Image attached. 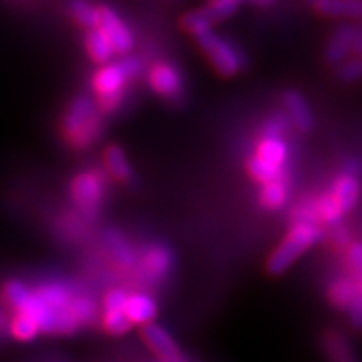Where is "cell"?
<instances>
[{"mask_svg": "<svg viewBox=\"0 0 362 362\" xmlns=\"http://www.w3.org/2000/svg\"><path fill=\"white\" fill-rule=\"evenodd\" d=\"M71 13L81 25L94 29L98 27L99 17H98V8H94L88 0H71Z\"/></svg>", "mask_w": 362, "mask_h": 362, "instance_id": "25", "label": "cell"}, {"mask_svg": "<svg viewBox=\"0 0 362 362\" xmlns=\"http://www.w3.org/2000/svg\"><path fill=\"white\" fill-rule=\"evenodd\" d=\"M357 198H359V181L354 175H344L337 180L336 192H334V200L339 208L344 211H351L356 206Z\"/></svg>", "mask_w": 362, "mask_h": 362, "instance_id": "13", "label": "cell"}, {"mask_svg": "<svg viewBox=\"0 0 362 362\" xmlns=\"http://www.w3.org/2000/svg\"><path fill=\"white\" fill-rule=\"evenodd\" d=\"M359 37V30L354 25H341L337 29V33L332 35L330 42L325 49V59L330 64H337L344 57L347 56V52L351 51V47L354 45V40Z\"/></svg>", "mask_w": 362, "mask_h": 362, "instance_id": "8", "label": "cell"}, {"mask_svg": "<svg viewBox=\"0 0 362 362\" xmlns=\"http://www.w3.org/2000/svg\"><path fill=\"white\" fill-rule=\"evenodd\" d=\"M11 330L13 337L19 339V341H33V339L39 334V325L33 317L19 312V314L13 317Z\"/></svg>", "mask_w": 362, "mask_h": 362, "instance_id": "23", "label": "cell"}, {"mask_svg": "<svg viewBox=\"0 0 362 362\" xmlns=\"http://www.w3.org/2000/svg\"><path fill=\"white\" fill-rule=\"evenodd\" d=\"M173 259H171V253L168 248L155 245L144 253L143 257V267L151 277L160 279L163 275H166L171 269Z\"/></svg>", "mask_w": 362, "mask_h": 362, "instance_id": "12", "label": "cell"}, {"mask_svg": "<svg viewBox=\"0 0 362 362\" xmlns=\"http://www.w3.org/2000/svg\"><path fill=\"white\" fill-rule=\"evenodd\" d=\"M181 25L185 27V29L188 30V33H192L193 35L203 33V30H208L210 29V24H208L205 17H203L202 11H193L187 13V16L183 17V21H181Z\"/></svg>", "mask_w": 362, "mask_h": 362, "instance_id": "30", "label": "cell"}, {"mask_svg": "<svg viewBox=\"0 0 362 362\" xmlns=\"http://www.w3.org/2000/svg\"><path fill=\"white\" fill-rule=\"evenodd\" d=\"M149 79H151V86L158 90V93L168 98H173L176 94H180L181 86H183L180 72L176 71L173 66L168 64L156 66L155 69L151 71V78Z\"/></svg>", "mask_w": 362, "mask_h": 362, "instance_id": "10", "label": "cell"}, {"mask_svg": "<svg viewBox=\"0 0 362 362\" xmlns=\"http://www.w3.org/2000/svg\"><path fill=\"white\" fill-rule=\"evenodd\" d=\"M143 339L149 349L160 357L163 362H181L178 346L168 334V330L155 322H149L143 327Z\"/></svg>", "mask_w": 362, "mask_h": 362, "instance_id": "4", "label": "cell"}, {"mask_svg": "<svg viewBox=\"0 0 362 362\" xmlns=\"http://www.w3.org/2000/svg\"><path fill=\"white\" fill-rule=\"evenodd\" d=\"M2 324H4V315H2V312H0V327H2Z\"/></svg>", "mask_w": 362, "mask_h": 362, "instance_id": "39", "label": "cell"}, {"mask_svg": "<svg viewBox=\"0 0 362 362\" xmlns=\"http://www.w3.org/2000/svg\"><path fill=\"white\" fill-rule=\"evenodd\" d=\"M357 293H361V284L359 279H356V282H351V280H339L332 285L330 288V300L334 302L337 307H342V309H347Z\"/></svg>", "mask_w": 362, "mask_h": 362, "instance_id": "19", "label": "cell"}, {"mask_svg": "<svg viewBox=\"0 0 362 362\" xmlns=\"http://www.w3.org/2000/svg\"><path fill=\"white\" fill-rule=\"evenodd\" d=\"M121 101H123V90L106 94V96H99V104H101L103 111H115L116 107H119Z\"/></svg>", "mask_w": 362, "mask_h": 362, "instance_id": "34", "label": "cell"}, {"mask_svg": "<svg viewBox=\"0 0 362 362\" xmlns=\"http://www.w3.org/2000/svg\"><path fill=\"white\" fill-rule=\"evenodd\" d=\"M72 194L84 210H93L103 197L101 180L94 173L79 175L72 183Z\"/></svg>", "mask_w": 362, "mask_h": 362, "instance_id": "6", "label": "cell"}, {"mask_svg": "<svg viewBox=\"0 0 362 362\" xmlns=\"http://www.w3.org/2000/svg\"><path fill=\"white\" fill-rule=\"evenodd\" d=\"M349 317H351V322L354 325L356 329L361 327V315H362V304H361V293L352 298V302L349 304Z\"/></svg>", "mask_w": 362, "mask_h": 362, "instance_id": "35", "label": "cell"}, {"mask_svg": "<svg viewBox=\"0 0 362 362\" xmlns=\"http://www.w3.org/2000/svg\"><path fill=\"white\" fill-rule=\"evenodd\" d=\"M349 265L352 267V270H354L356 277H359L361 269H362V248H361L359 243H354V245L351 247V250H349Z\"/></svg>", "mask_w": 362, "mask_h": 362, "instance_id": "36", "label": "cell"}, {"mask_svg": "<svg viewBox=\"0 0 362 362\" xmlns=\"http://www.w3.org/2000/svg\"><path fill=\"white\" fill-rule=\"evenodd\" d=\"M30 293H33V291H30V288H27L24 284L19 282V280H12V282H8L6 285L7 302L13 307V309H17V312L24 307L27 298L30 297Z\"/></svg>", "mask_w": 362, "mask_h": 362, "instance_id": "27", "label": "cell"}, {"mask_svg": "<svg viewBox=\"0 0 362 362\" xmlns=\"http://www.w3.org/2000/svg\"><path fill=\"white\" fill-rule=\"evenodd\" d=\"M98 116L96 107H94L93 99L88 96L76 98L74 103L71 104V107L67 110L64 121H62V129L67 138H71L72 134L78 133V131L89 123L90 119Z\"/></svg>", "mask_w": 362, "mask_h": 362, "instance_id": "5", "label": "cell"}, {"mask_svg": "<svg viewBox=\"0 0 362 362\" xmlns=\"http://www.w3.org/2000/svg\"><path fill=\"white\" fill-rule=\"evenodd\" d=\"M126 76L119 64H112L104 67L98 72L96 79H94V86H96L99 96H106V94L119 93L123 90Z\"/></svg>", "mask_w": 362, "mask_h": 362, "instance_id": "14", "label": "cell"}, {"mask_svg": "<svg viewBox=\"0 0 362 362\" xmlns=\"http://www.w3.org/2000/svg\"><path fill=\"white\" fill-rule=\"evenodd\" d=\"M124 314L131 324L146 325L153 322L158 314L156 302L149 296H146V293L128 296V300H126L124 305Z\"/></svg>", "mask_w": 362, "mask_h": 362, "instance_id": "7", "label": "cell"}, {"mask_svg": "<svg viewBox=\"0 0 362 362\" xmlns=\"http://www.w3.org/2000/svg\"><path fill=\"white\" fill-rule=\"evenodd\" d=\"M106 243H107V248H110L111 255L115 257V260L117 264L124 265V267H131L134 265V253L131 250L129 243L126 242V240L121 237L119 233L115 232V230H110V232H106Z\"/></svg>", "mask_w": 362, "mask_h": 362, "instance_id": "18", "label": "cell"}, {"mask_svg": "<svg viewBox=\"0 0 362 362\" xmlns=\"http://www.w3.org/2000/svg\"><path fill=\"white\" fill-rule=\"evenodd\" d=\"M250 2L257 4V6H272V4H274L275 0H250Z\"/></svg>", "mask_w": 362, "mask_h": 362, "instance_id": "38", "label": "cell"}, {"mask_svg": "<svg viewBox=\"0 0 362 362\" xmlns=\"http://www.w3.org/2000/svg\"><path fill=\"white\" fill-rule=\"evenodd\" d=\"M238 0H211L206 7L200 8L203 17H205L208 24H215V22L228 19L233 16L238 8Z\"/></svg>", "mask_w": 362, "mask_h": 362, "instance_id": "20", "label": "cell"}, {"mask_svg": "<svg viewBox=\"0 0 362 362\" xmlns=\"http://www.w3.org/2000/svg\"><path fill=\"white\" fill-rule=\"evenodd\" d=\"M40 300L51 309L54 314H64L71 310V291L62 284H45L39 291H35Z\"/></svg>", "mask_w": 362, "mask_h": 362, "instance_id": "9", "label": "cell"}, {"mask_svg": "<svg viewBox=\"0 0 362 362\" xmlns=\"http://www.w3.org/2000/svg\"><path fill=\"white\" fill-rule=\"evenodd\" d=\"M71 312L76 317L79 325L93 322L94 317H96V304L94 300L88 296H78L72 297L71 300Z\"/></svg>", "mask_w": 362, "mask_h": 362, "instance_id": "26", "label": "cell"}, {"mask_svg": "<svg viewBox=\"0 0 362 362\" xmlns=\"http://www.w3.org/2000/svg\"><path fill=\"white\" fill-rule=\"evenodd\" d=\"M98 27L103 30L107 40H110L115 52L128 54L131 47H133V37H131L129 29L126 27L124 22L110 7L98 8Z\"/></svg>", "mask_w": 362, "mask_h": 362, "instance_id": "3", "label": "cell"}, {"mask_svg": "<svg viewBox=\"0 0 362 362\" xmlns=\"http://www.w3.org/2000/svg\"><path fill=\"white\" fill-rule=\"evenodd\" d=\"M284 101L297 128L300 131L312 129V126H314V117H312L309 104L305 103L302 94L298 93V90H287L284 96Z\"/></svg>", "mask_w": 362, "mask_h": 362, "instance_id": "11", "label": "cell"}, {"mask_svg": "<svg viewBox=\"0 0 362 362\" xmlns=\"http://www.w3.org/2000/svg\"><path fill=\"white\" fill-rule=\"evenodd\" d=\"M260 160H264L270 165L282 166V163L287 158V144H285L280 138H264V141L259 146Z\"/></svg>", "mask_w": 362, "mask_h": 362, "instance_id": "21", "label": "cell"}, {"mask_svg": "<svg viewBox=\"0 0 362 362\" xmlns=\"http://www.w3.org/2000/svg\"><path fill=\"white\" fill-rule=\"evenodd\" d=\"M104 327H106L107 332L115 334V336H121V334L128 332L131 322L128 320V317H126L124 310L106 312L104 314Z\"/></svg>", "mask_w": 362, "mask_h": 362, "instance_id": "28", "label": "cell"}, {"mask_svg": "<svg viewBox=\"0 0 362 362\" xmlns=\"http://www.w3.org/2000/svg\"><path fill=\"white\" fill-rule=\"evenodd\" d=\"M285 128V117L275 116L269 123L264 126V136L265 138H279L282 129Z\"/></svg>", "mask_w": 362, "mask_h": 362, "instance_id": "33", "label": "cell"}, {"mask_svg": "<svg viewBox=\"0 0 362 362\" xmlns=\"http://www.w3.org/2000/svg\"><path fill=\"white\" fill-rule=\"evenodd\" d=\"M194 37H197L198 45L206 52V56L210 57V61L214 62V66L220 74L233 76L245 64L242 54L228 40L215 34L211 29L203 30V33L197 34Z\"/></svg>", "mask_w": 362, "mask_h": 362, "instance_id": "2", "label": "cell"}, {"mask_svg": "<svg viewBox=\"0 0 362 362\" xmlns=\"http://www.w3.org/2000/svg\"><path fill=\"white\" fill-rule=\"evenodd\" d=\"M312 2H314V0H312Z\"/></svg>", "mask_w": 362, "mask_h": 362, "instance_id": "40", "label": "cell"}, {"mask_svg": "<svg viewBox=\"0 0 362 362\" xmlns=\"http://www.w3.org/2000/svg\"><path fill=\"white\" fill-rule=\"evenodd\" d=\"M361 71H362L361 62L357 61V59H354V61L346 62V64L341 67V71H339V74H341V78L344 81H356L361 78Z\"/></svg>", "mask_w": 362, "mask_h": 362, "instance_id": "32", "label": "cell"}, {"mask_svg": "<svg viewBox=\"0 0 362 362\" xmlns=\"http://www.w3.org/2000/svg\"><path fill=\"white\" fill-rule=\"evenodd\" d=\"M315 8L320 13L329 17H359L361 16V0H314Z\"/></svg>", "mask_w": 362, "mask_h": 362, "instance_id": "15", "label": "cell"}, {"mask_svg": "<svg viewBox=\"0 0 362 362\" xmlns=\"http://www.w3.org/2000/svg\"><path fill=\"white\" fill-rule=\"evenodd\" d=\"M86 44H88V51L90 54V57L96 62H99V64H104V62L110 61L112 54H115V49H112L111 42L107 40V37L104 35V33L99 27H94V29L89 30L88 35H86Z\"/></svg>", "mask_w": 362, "mask_h": 362, "instance_id": "16", "label": "cell"}, {"mask_svg": "<svg viewBox=\"0 0 362 362\" xmlns=\"http://www.w3.org/2000/svg\"><path fill=\"white\" fill-rule=\"evenodd\" d=\"M285 198H287V187H285L282 181L265 183V187L260 193L262 205L265 208H270V210H275V208L282 206L285 203Z\"/></svg>", "mask_w": 362, "mask_h": 362, "instance_id": "24", "label": "cell"}, {"mask_svg": "<svg viewBox=\"0 0 362 362\" xmlns=\"http://www.w3.org/2000/svg\"><path fill=\"white\" fill-rule=\"evenodd\" d=\"M248 171L255 180L262 181V183H272V181H282V166L270 165L259 156H253L248 161Z\"/></svg>", "mask_w": 362, "mask_h": 362, "instance_id": "22", "label": "cell"}, {"mask_svg": "<svg viewBox=\"0 0 362 362\" xmlns=\"http://www.w3.org/2000/svg\"><path fill=\"white\" fill-rule=\"evenodd\" d=\"M126 300H128V293L123 288H112L104 297V310L106 312H117L124 310Z\"/></svg>", "mask_w": 362, "mask_h": 362, "instance_id": "31", "label": "cell"}, {"mask_svg": "<svg viewBox=\"0 0 362 362\" xmlns=\"http://www.w3.org/2000/svg\"><path fill=\"white\" fill-rule=\"evenodd\" d=\"M119 66L124 72L126 79L134 78V76L139 72V61H138V59H134V57H124L123 62H121Z\"/></svg>", "mask_w": 362, "mask_h": 362, "instance_id": "37", "label": "cell"}, {"mask_svg": "<svg viewBox=\"0 0 362 362\" xmlns=\"http://www.w3.org/2000/svg\"><path fill=\"white\" fill-rule=\"evenodd\" d=\"M324 235L319 228L309 223H298L291 230L287 238L275 248L272 257L267 262V270L272 275H280L304 253L307 248L319 242Z\"/></svg>", "mask_w": 362, "mask_h": 362, "instance_id": "1", "label": "cell"}, {"mask_svg": "<svg viewBox=\"0 0 362 362\" xmlns=\"http://www.w3.org/2000/svg\"><path fill=\"white\" fill-rule=\"evenodd\" d=\"M319 210H320V215H322V218L327 221V223H330V225L341 223L342 210L339 208L332 194H324V197L320 198Z\"/></svg>", "mask_w": 362, "mask_h": 362, "instance_id": "29", "label": "cell"}, {"mask_svg": "<svg viewBox=\"0 0 362 362\" xmlns=\"http://www.w3.org/2000/svg\"><path fill=\"white\" fill-rule=\"evenodd\" d=\"M104 158H106L107 168H110L111 173L115 175L117 180L131 181V178H133V171H131V166L124 151L117 146V144H111V146L106 149V153H104Z\"/></svg>", "mask_w": 362, "mask_h": 362, "instance_id": "17", "label": "cell"}]
</instances>
